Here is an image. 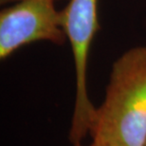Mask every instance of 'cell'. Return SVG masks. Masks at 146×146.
<instances>
[{"mask_svg":"<svg viewBox=\"0 0 146 146\" xmlns=\"http://www.w3.org/2000/svg\"><path fill=\"white\" fill-rule=\"evenodd\" d=\"M71 146H111V145L106 144V143H103V142H98V141H91V142H90L89 144H84L83 142H81V143L72 144Z\"/></svg>","mask_w":146,"mask_h":146,"instance_id":"obj_4","label":"cell"},{"mask_svg":"<svg viewBox=\"0 0 146 146\" xmlns=\"http://www.w3.org/2000/svg\"><path fill=\"white\" fill-rule=\"evenodd\" d=\"M51 0H22L0 11V60L5 61L24 46L46 41L68 42L62 11Z\"/></svg>","mask_w":146,"mask_h":146,"instance_id":"obj_3","label":"cell"},{"mask_svg":"<svg viewBox=\"0 0 146 146\" xmlns=\"http://www.w3.org/2000/svg\"><path fill=\"white\" fill-rule=\"evenodd\" d=\"M98 1L69 0L62 10L64 29L70 45L75 70V100L68 132L71 145L81 143L89 135L96 110L88 95L87 70L90 48L100 30Z\"/></svg>","mask_w":146,"mask_h":146,"instance_id":"obj_2","label":"cell"},{"mask_svg":"<svg viewBox=\"0 0 146 146\" xmlns=\"http://www.w3.org/2000/svg\"><path fill=\"white\" fill-rule=\"evenodd\" d=\"M18 1H22V0H0V4L1 5H9V4H13V3L18 2ZM51 1H56V0H51Z\"/></svg>","mask_w":146,"mask_h":146,"instance_id":"obj_5","label":"cell"},{"mask_svg":"<svg viewBox=\"0 0 146 146\" xmlns=\"http://www.w3.org/2000/svg\"><path fill=\"white\" fill-rule=\"evenodd\" d=\"M89 136L111 146H146V46L131 48L114 61Z\"/></svg>","mask_w":146,"mask_h":146,"instance_id":"obj_1","label":"cell"}]
</instances>
